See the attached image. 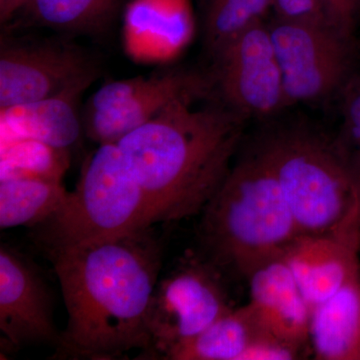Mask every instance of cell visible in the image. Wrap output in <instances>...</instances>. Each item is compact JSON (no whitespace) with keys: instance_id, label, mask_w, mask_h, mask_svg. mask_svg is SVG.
Returning <instances> with one entry per match:
<instances>
[{"instance_id":"23","label":"cell","mask_w":360,"mask_h":360,"mask_svg":"<svg viewBox=\"0 0 360 360\" xmlns=\"http://www.w3.org/2000/svg\"><path fill=\"white\" fill-rule=\"evenodd\" d=\"M271 6L279 20L326 21L321 0H271Z\"/></svg>"},{"instance_id":"22","label":"cell","mask_w":360,"mask_h":360,"mask_svg":"<svg viewBox=\"0 0 360 360\" xmlns=\"http://www.w3.org/2000/svg\"><path fill=\"white\" fill-rule=\"evenodd\" d=\"M326 23L331 28L354 40L360 22V0H321Z\"/></svg>"},{"instance_id":"14","label":"cell","mask_w":360,"mask_h":360,"mask_svg":"<svg viewBox=\"0 0 360 360\" xmlns=\"http://www.w3.org/2000/svg\"><path fill=\"white\" fill-rule=\"evenodd\" d=\"M79 97L63 94L0 110L1 146L30 139L70 151L84 134L77 105Z\"/></svg>"},{"instance_id":"17","label":"cell","mask_w":360,"mask_h":360,"mask_svg":"<svg viewBox=\"0 0 360 360\" xmlns=\"http://www.w3.org/2000/svg\"><path fill=\"white\" fill-rule=\"evenodd\" d=\"M264 333L245 304L229 310L198 335L172 348L163 359L243 360Z\"/></svg>"},{"instance_id":"20","label":"cell","mask_w":360,"mask_h":360,"mask_svg":"<svg viewBox=\"0 0 360 360\" xmlns=\"http://www.w3.org/2000/svg\"><path fill=\"white\" fill-rule=\"evenodd\" d=\"M271 0H207L205 39L212 54L251 26L262 22Z\"/></svg>"},{"instance_id":"10","label":"cell","mask_w":360,"mask_h":360,"mask_svg":"<svg viewBox=\"0 0 360 360\" xmlns=\"http://www.w3.org/2000/svg\"><path fill=\"white\" fill-rule=\"evenodd\" d=\"M219 98L243 117H269L288 106L283 75L264 21L251 26L214 54Z\"/></svg>"},{"instance_id":"1","label":"cell","mask_w":360,"mask_h":360,"mask_svg":"<svg viewBox=\"0 0 360 360\" xmlns=\"http://www.w3.org/2000/svg\"><path fill=\"white\" fill-rule=\"evenodd\" d=\"M68 312L53 359L110 360L150 347L148 314L161 269L151 227L49 252Z\"/></svg>"},{"instance_id":"9","label":"cell","mask_w":360,"mask_h":360,"mask_svg":"<svg viewBox=\"0 0 360 360\" xmlns=\"http://www.w3.org/2000/svg\"><path fill=\"white\" fill-rule=\"evenodd\" d=\"M210 89L202 77L167 70L115 80L103 85L87 101L84 134L96 143L117 144L180 98Z\"/></svg>"},{"instance_id":"5","label":"cell","mask_w":360,"mask_h":360,"mask_svg":"<svg viewBox=\"0 0 360 360\" xmlns=\"http://www.w3.org/2000/svg\"><path fill=\"white\" fill-rule=\"evenodd\" d=\"M156 224L143 187L117 144H101L87 156L75 188L37 229L46 252L96 243Z\"/></svg>"},{"instance_id":"15","label":"cell","mask_w":360,"mask_h":360,"mask_svg":"<svg viewBox=\"0 0 360 360\" xmlns=\"http://www.w3.org/2000/svg\"><path fill=\"white\" fill-rule=\"evenodd\" d=\"M309 342L317 359L360 360V269L312 307Z\"/></svg>"},{"instance_id":"13","label":"cell","mask_w":360,"mask_h":360,"mask_svg":"<svg viewBox=\"0 0 360 360\" xmlns=\"http://www.w3.org/2000/svg\"><path fill=\"white\" fill-rule=\"evenodd\" d=\"M250 283L251 314L265 333L302 348L309 342V307L283 257L253 270Z\"/></svg>"},{"instance_id":"21","label":"cell","mask_w":360,"mask_h":360,"mask_svg":"<svg viewBox=\"0 0 360 360\" xmlns=\"http://www.w3.org/2000/svg\"><path fill=\"white\" fill-rule=\"evenodd\" d=\"M342 91L343 125L338 139L360 170V77L352 78Z\"/></svg>"},{"instance_id":"18","label":"cell","mask_w":360,"mask_h":360,"mask_svg":"<svg viewBox=\"0 0 360 360\" xmlns=\"http://www.w3.org/2000/svg\"><path fill=\"white\" fill-rule=\"evenodd\" d=\"M63 181L39 179L0 180V227H37L65 202Z\"/></svg>"},{"instance_id":"4","label":"cell","mask_w":360,"mask_h":360,"mask_svg":"<svg viewBox=\"0 0 360 360\" xmlns=\"http://www.w3.org/2000/svg\"><path fill=\"white\" fill-rule=\"evenodd\" d=\"M303 234L335 229L360 198V170L338 137L309 127L270 132L257 146Z\"/></svg>"},{"instance_id":"19","label":"cell","mask_w":360,"mask_h":360,"mask_svg":"<svg viewBox=\"0 0 360 360\" xmlns=\"http://www.w3.org/2000/svg\"><path fill=\"white\" fill-rule=\"evenodd\" d=\"M70 167V151L22 139L1 146L0 180L39 179L63 181Z\"/></svg>"},{"instance_id":"8","label":"cell","mask_w":360,"mask_h":360,"mask_svg":"<svg viewBox=\"0 0 360 360\" xmlns=\"http://www.w3.org/2000/svg\"><path fill=\"white\" fill-rule=\"evenodd\" d=\"M97 75L94 58L70 42L2 39L0 110L63 94H82Z\"/></svg>"},{"instance_id":"2","label":"cell","mask_w":360,"mask_h":360,"mask_svg":"<svg viewBox=\"0 0 360 360\" xmlns=\"http://www.w3.org/2000/svg\"><path fill=\"white\" fill-rule=\"evenodd\" d=\"M210 90L176 99L118 142L156 224L202 212L232 167L246 118Z\"/></svg>"},{"instance_id":"12","label":"cell","mask_w":360,"mask_h":360,"mask_svg":"<svg viewBox=\"0 0 360 360\" xmlns=\"http://www.w3.org/2000/svg\"><path fill=\"white\" fill-rule=\"evenodd\" d=\"M284 259L311 309L335 295L360 269V198L333 231L300 236Z\"/></svg>"},{"instance_id":"11","label":"cell","mask_w":360,"mask_h":360,"mask_svg":"<svg viewBox=\"0 0 360 360\" xmlns=\"http://www.w3.org/2000/svg\"><path fill=\"white\" fill-rule=\"evenodd\" d=\"M49 285L30 258L7 245L0 248V331L11 350L58 345Z\"/></svg>"},{"instance_id":"6","label":"cell","mask_w":360,"mask_h":360,"mask_svg":"<svg viewBox=\"0 0 360 360\" xmlns=\"http://www.w3.org/2000/svg\"><path fill=\"white\" fill-rule=\"evenodd\" d=\"M269 28L288 106L324 101L352 79L354 40L326 21L276 18Z\"/></svg>"},{"instance_id":"16","label":"cell","mask_w":360,"mask_h":360,"mask_svg":"<svg viewBox=\"0 0 360 360\" xmlns=\"http://www.w3.org/2000/svg\"><path fill=\"white\" fill-rule=\"evenodd\" d=\"M122 0H0L1 21L25 14L44 27L66 34H101Z\"/></svg>"},{"instance_id":"7","label":"cell","mask_w":360,"mask_h":360,"mask_svg":"<svg viewBox=\"0 0 360 360\" xmlns=\"http://www.w3.org/2000/svg\"><path fill=\"white\" fill-rule=\"evenodd\" d=\"M232 309L224 276L202 257L189 258L156 284L148 314L146 359H165Z\"/></svg>"},{"instance_id":"3","label":"cell","mask_w":360,"mask_h":360,"mask_svg":"<svg viewBox=\"0 0 360 360\" xmlns=\"http://www.w3.org/2000/svg\"><path fill=\"white\" fill-rule=\"evenodd\" d=\"M201 212V257L224 277L248 279L302 236L257 146L232 165Z\"/></svg>"}]
</instances>
